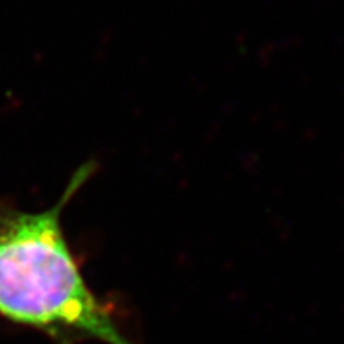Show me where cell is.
<instances>
[{"mask_svg":"<svg viewBox=\"0 0 344 344\" xmlns=\"http://www.w3.org/2000/svg\"><path fill=\"white\" fill-rule=\"evenodd\" d=\"M93 170V164L80 167L47 211L0 201V317L54 344H134L113 306L91 290L62 228V211Z\"/></svg>","mask_w":344,"mask_h":344,"instance_id":"1","label":"cell"}]
</instances>
